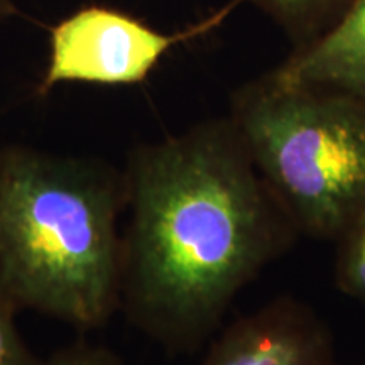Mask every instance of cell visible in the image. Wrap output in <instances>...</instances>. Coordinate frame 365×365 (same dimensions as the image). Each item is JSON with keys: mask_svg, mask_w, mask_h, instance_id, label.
Segmentation results:
<instances>
[{"mask_svg": "<svg viewBox=\"0 0 365 365\" xmlns=\"http://www.w3.org/2000/svg\"><path fill=\"white\" fill-rule=\"evenodd\" d=\"M120 312L168 354H195L298 228L230 117L130 150Z\"/></svg>", "mask_w": 365, "mask_h": 365, "instance_id": "obj_1", "label": "cell"}, {"mask_svg": "<svg viewBox=\"0 0 365 365\" xmlns=\"http://www.w3.org/2000/svg\"><path fill=\"white\" fill-rule=\"evenodd\" d=\"M124 171L0 148V287L17 309L97 330L120 312Z\"/></svg>", "mask_w": 365, "mask_h": 365, "instance_id": "obj_2", "label": "cell"}, {"mask_svg": "<svg viewBox=\"0 0 365 365\" xmlns=\"http://www.w3.org/2000/svg\"><path fill=\"white\" fill-rule=\"evenodd\" d=\"M228 117L299 235L335 240L365 207V100L289 85H240Z\"/></svg>", "mask_w": 365, "mask_h": 365, "instance_id": "obj_3", "label": "cell"}, {"mask_svg": "<svg viewBox=\"0 0 365 365\" xmlns=\"http://www.w3.org/2000/svg\"><path fill=\"white\" fill-rule=\"evenodd\" d=\"M232 6L182 31L164 33L132 14L88 6L59 21L49 36V56L38 93L61 83L132 86L144 83L168 53L207 34Z\"/></svg>", "mask_w": 365, "mask_h": 365, "instance_id": "obj_4", "label": "cell"}, {"mask_svg": "<svg viewBox=\"0 0 365 365\" xmlns=\"http://www.w3.org/2000/svg\"><path fill=\"white\" fill-rule=\"evenodd\" d=\"M202 365H341L325 319L293 296H279L234 319Z\"/></svg>", "mask_w": 365, "mask_h": 365, "instance_id": "obj_5", "label": "cell"}, {"mask_svg": "<svg viewBox=\"0 0 365 365\" xmlns=\"http://www.w3.org/2000/svg\"><path fill=\"white\" fill-rule=\"evenodd\" d=\"M271 73L284 83L339 90L365 100V0H355L331 29L293 49Z\"/></svg>", "mask_w": 365, "mask_h": 365, "instance_id": "obj_6", "label": "cell"}, {"mask_svg": "<svg viewBox=\"0 0 365 365\" xmlns=\"http://www.w3.org/2000/svg\"><path fill=\"white\" fill-rule=\"evenodd\" d=\"M272 19L293 43H313L339 22L355 0H244Z\"/></svg>", "mask_w": 365, "mask_h": 365, "instance_id": "obj_7", "label": "cell"}, {"mask_svg": "<svg viewBox=\"0 0 365 365\" xmlns=\"http://www.w3.org/2000/svg\"><path fill=\"white\" fill-rule=\"evenodd\" d=\"M333 242L336 244V287L345 296L365 304V207Z\"/></svg>", "mask_w": 365, "mask_h": 365, "instance_id": "obj_8", "label": "cell"}, {"mask_svg": "<svg viewBox=\"0 0 365 365\" xmlns=\"http://www.w3.org/2000/svg\"><path fill=\"white\" fill-rule=\"evenodd\" d=\"M17 312L0 287V365H43L44 359L38 357L22 339L16 323Z\"/></svg>", "mask_w": 365, "mask_h": 365, "instance_id": "obj_9", "label": "cell"}, {"mask_svg": "<svg viewBox=\"0 0 365 365\" xmlns=\"http://www.w3.org/2000/svg\"><path fill=\"white\" fill-rule=\"evenodd\" d=\"M43 365H127L110 349L90 344L86 340H76L61 346L44 359Z\"/></svg>", "mask_w": 365, "mask_h": 365, "instance_id": "obj_10", "label": "cell"}, {"mask_svg": "<svg viewBox=\"0 0 365 365\" xmlns=\"http://www.w3.org/2000/svg\"><path fill=\"white\" fill-rule=\"evenodd\" d=\"M16 7H14V0H0V26L2 22L12 16Z\"/></svg>", "mask_w": 365, "mask_h": 365, "instance_id": "obj_11", "label": "cell"}]
</instances>
